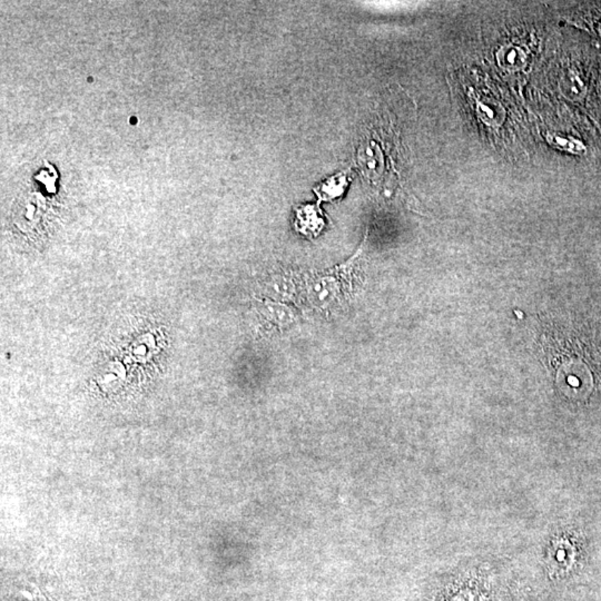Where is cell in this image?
<instances>
[{
	"instance_id": "1",
	"label": "cell",
	"mask_w": 601,
	"mask_h": 601,
	"mask_svg": "<svg viewBox=\"0 0 601 601\" xmlns=\"http://www.w3.org/2000/svg\"><path fill=\"white\" fill-rule=\"evenodd\" d=\"M360 252L343 265L329 271L303 275L302 298L312 309L329 314L344 308L352 298L357 279V260Z\"/></svg>"
},
{
	"instance_id": "2",
	"label": "cell",
	"mask_w": 601,
	"mask_h": 601,
	"mask_svg": "<svg viewBox=\"0 0 601 601\" xmlns=\"http://www.w3.org/2000/svg\"><path fill=\"white\" fill-rule=\"evenodd\" d=\"M256 309L260 325L265 332H282L296 319V312L290 306L277 300H262Z\"/></svg>"
},
{
	"instance_id": "3",
	"label": "cell",
	"mask_w": 601,
	"mask_h": 601,
	"mask_svg": "<svg viewBox=\"0 0 601 601\" xmlns=\"http://www.w3.org/2000/svg\"><path fill=\"white\" fill-rule=\"evenodd\" d=\"M302 283L303 275L300 277L294 272H277L266 281L264 292L272 300L284 303L302 296Z\"/></svg>"
},
{
	"instance_id": "4",
	"label": "cell",
	"mask_w": 601,
	"mask_h": 601,
	"mask_svg": "<svg viewBox=\"0 0 601 601\" xmlns=\"http://www.w3.org/2000/svg\"><path fill=\"white\" fill-rule=\"evenodd\" d=\"M296 227L300 233L308 235L310 237H315L320 234L324 227L325 222L323 220L320 210L315 205H303L296 210Z\"/></svg>"
},
{
	"instance_id": "5",
	"label": "cell",
	"mask_w": 601,
	"mask_h": 601,
	"mask_svg": "<svg viewBox=\"0 0 601 601\" xmlns=\"http://www.w3.org/2000/svg\"><path fill=\"white\" fill-rule=\"evenodd\" d=\"M560 91L568 101L580 103L587 96L588 85L583 75L575 68H568L560 80Z\"/></svg>"
},
{
	"instance_id": "6",
	"label": "cell",
	"mask_w": 601,
	"mask_h": 601,
	"mask_svg": "<svg viewBox=\"0 0 601 601\" xmlns=\"http://www.w3.org/2000/svg\"><path fill=\"white\" fill-rule=\"evenodd\" d=\"M348 184H349V177H348V174L343 172V173L338 174V175L325 179L317 189H314V191H315V194L319 196L320 201L331 202V201L340 198L344 194Z\"/></svg>"
},
{
	"instance_id": "7",
	"label": "cell",
	"mask_w": 601,
	"mask_h": 601,
	"mask_svg": "<svg viewBox=\"0 0 601 601\" xmlns=\"http://www.w3.org/2000/svg\"><path fill=\"white\" fill-rule=\"evenodd\" d=\"M499 64L510 70H518L524 68L527 63L526 53L520 47L514 45L505 46L497 53Z\"/></svg>"
},
{
	"instance_id": "8",
	"label": "cell",
	"mask_w": 601,
	"mask_h": 601,
	"mask_svg": "<svg viewBox=\"0 0 601 601\" xmlns=\"http://www.w3.org/2000/svg\"><path fill=\"white\" fill-rule=\"evenodd\" d=\"M549 143L571 154L581 155L586 152V145L580 139L575 137H562V136H550Z\"/></svg>"
}]
</instances>
